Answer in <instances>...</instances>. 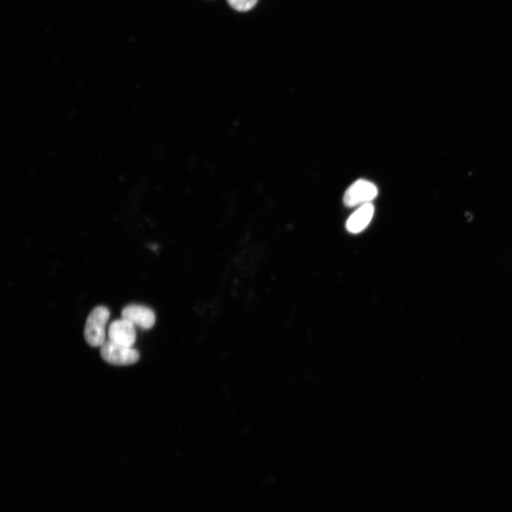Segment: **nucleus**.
<instances>
[{
  "label": "nucleus",
  "mask_w": 512,
  "mask_h": 512,
  "mask_svg": "<svg viewBox=\"0 0 512 512\" xmlns=\"http://www.w3.org/2000/svg\"><path fill=\"white\" fill-rule=\"evenodd\" d=\"M110 311L106 306H98L89 314L85 326L84 338L93 347H100L107 340V326Z\"/></svg>",
  "instance_id": "f257e3e1"
},
{
  "label": "nucleus",
  "mask_w": 512,
  "mask_h": 512,
  "mask_svg": "<svg viewBox=\"0 0 512 512\" xmlns=\"http://www.w3.org/2000/svg\"><path fill=\"white\" fill-rule=\"evenodd\" d=\"M122 318L145 330L151 329L155 323L154 312L140 304L126 306L122 311Z\"/></svg>",
  "instance_id": "20e7f679"
},
{
  "label": "nucleus",
  "mask_w": 512,
  "mask_h": 512,
  "mask_svg": "<svg viewBox=\"0 0 512 512\" xmlns=\"http://www.w3.org/2000/svg\"><path fill=\"white\" fill-rule=\"evenodd\" d=\"M374 215V208L371 203L362 205L347 221V230L352 234L362 232L368 227Z\"/></svg>",
  "instance_id": "423d86ee"
},
{
  "label": "nucleus",
  "mask_w": 512,
  "mask_h": 512,
  "mask_svg": "<svg viewBox=\"0 0 512 512\" xmlns=\"http://www.w3.org/2000/svg\"><path fill=\"white\" fill-rule=\"evenodd\" d=\"M227 2L234 10L247 12L255 7L258 0H227Z\"/></svg>",
  "instance_id": "0eeeda50"
},
{
  "label": "nucleus",
  "mask_w": 512,
  "mask_h": 512,
  "mask_svg": "<svg viewBox=\"0 0 512 512\" xmlns=\"http://www.w3.org/2000/svg\"><path fill=\"white\" fill-rule=\"evenodd\" d=\"M108 335L109 340L126 347H133L136 341L135 326L123 318L110 325Z\"/></svg>",
  "instance_id": "39448f33"
},
{
  "label": "nucleus",
  "mask_w": 512,
  "mask_h": 512,
  "mask_svg": "<svg viewBox=\"0 0 512 512\" xmlns=\"http://www.w3.org/2000/svg\"><path fill=\"white\" fill-rule=\"evenodd\" d=\"M102 359L115 366H129L136 364L140 359L139 352L133 347L115 343L109 340L100 347Z\"/></svg>",
  "instance_id": "f03ea898"
},
{
  "label": "nucleus",
  "mask_w": 512,
  "mask_h": 512,
  "mask_svg": "<svg viewBox=\"0 0 512 512\" xmlns=\"http://www.w3.org/2000/svg\"><path fill=\"white\" fill-rule=\"evenodd\" d=\"M378 195L376 185L365 179H359L353 183L344 195V203L348 208L370 203Z\"/></svg>",
  "instance_id": "7ed1b4c3"
}]
</instances>
